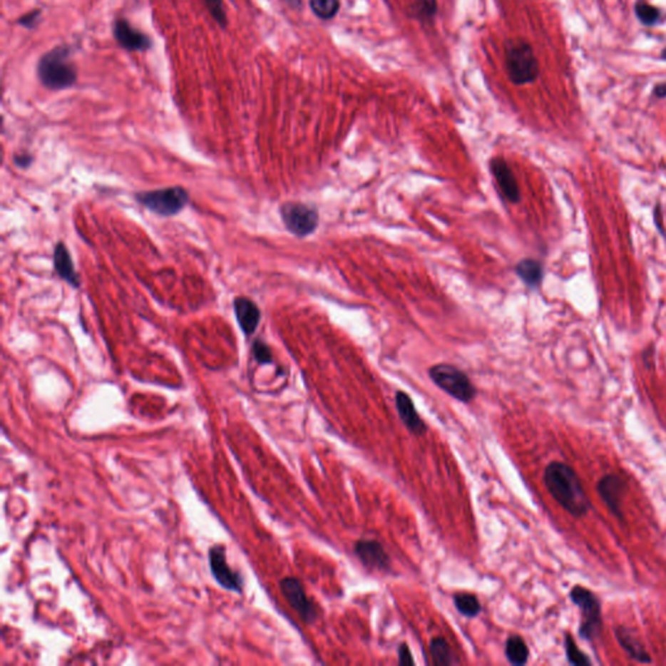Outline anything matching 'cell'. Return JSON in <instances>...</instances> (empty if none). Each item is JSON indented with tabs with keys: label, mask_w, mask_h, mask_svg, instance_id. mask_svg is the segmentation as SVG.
Segmentation results:
<instances>
[{
	"label": "cell",
	"mask_w": 666,
	"mask_h": 666,
	"mask_svg": "<svg viewBox=\"0 0 666 666\" xmlns=\"http://www.w3.org/2000/svg\"><path fill=\"white\" fill-rule=\"evenodd\" d=\"M544 484L550 496L574 518H582L591 509L577 471L561 461H552L544 470Z\"/></svg>",
	"instance_id": "cell-1"
},
{
	"label": "cell",
	"mask_w": 666,
	"mask_h": 666,
	"mask_svg": "<svg viewBox=\"0 0 666 666\" xmlns=\"http://www.w3.org/2000/svg\"><path fill=\"white\" fill-rule=\"evenodd\" d=\"M72 46L60 45L43 53L37 64V77L46 89L59 91L72 88L78 78L72 61Z\"/></svg>",
	"instance_id": "cell-2"
},
{
	"label": "cell",
	"mask_w": 666,
	"mask_h": 666,
	"mask_svg": "<svg viewBox=\"0 0 666 666\" xmlns=\"http://www.w3.org/2000/svg\"><path fill=\"white\" fill-rule=\"evenodd\" d=\"M505 71L514 85L533 83L539 76V63L533 46L523 39H509L503 47Z\"/></svg>",
	"instance_id": "cell-3"
},
{
	"label": "cell",
	"mask_w": 666,
	"mask_h": 666,
	"mask_svg": "<svg viewBox=\"0 0 666 666\" xmlns=\"http://www.w3.org/2000/svg\"><path fill=\"white\" fill-rule=\"evenodd\" d=\"M569 598L580 610L579 637L587 642H595L603 632V607L596 593L583 585H574Z\"/></svg>",
	"instance_id": "cell-4"
},
{
	"label": "cell",
	"mask_w": 666,
	"mask_h": 666,
	"mask_svg": "<svg viewBox=\"0 0 666 666\" xmlns=\"http://www.w3.org/2000/svg\"><path fill=\"white\" fill-rule=\"evenodd\" d=\"M429 375L440 389H443L456 400L470 402L474 400L476 396V389L470 378L456 366L448 363H439L429 369Z\"/></svg>",
	"instance_id": "cell-5"
},
{
	"label": "cell",
	"mask_w": 666,
	"mask_h": 666,
	"mask_svg": "<svg viewBox=\"0 0 666 666\" xmlns=\"http://www.w3.org/2000/svg\"><path fill=\"white\" fill-rule=\"evenodd\" d=\"M135 200L155 214L173 216L185 208L189 202V193L181 186H172L151 192L138 193Z\"/></svg>",
	"instance_id": "cell-6"
},
{
	"label": "cell",
	"mask_w": 666,
	"mask_h": 666,
	"mask_svg": "<svg viewBox=\"0 0 666 666\" xmlns=\"http://www.w3.org/2000/svg\"><path fill=\"white\" fill-rule=\"evenodd\" d=\"M280 215L285 228L297 237H306L318 227V211L306 203L287 202L280 208Z\"/></svg>",
	"instance_id": "cell-7"
},
{
	"label": "cell",
	"mask_w": 666,
	"mask_h": 666,
	"mask_svg": "<svg viewBox=\"0 0 666 666\" xmlns=\"http://www.w3.org/2000/svg\"><path fill=\"white\" fill-rule=\"evenodd\" d=\"M225 547L222 544H216L208 550V563L210 570L217 585L227 591L241 593L244 590V579L237 571L233 570L227 563V553Z\"/></svg>",
	"instance_id": "cell-8"
},
{
	"label": "cell",
	"mask_w": 666,
	"mask_h": 666,
	"mask_svg": "<svg viewBox=\"0 0 666 666\" xmlns=\"http://www.w3.org/2000/svg\"><path fill=\"white\" fill-rule=\"evenodd\" d=\"M280 591L289 605L302 618L304 623L311 625L318 620V610L315 604L307 598L304 585L297 578L287 577L282 579Z\"/></svg>",
	"instance_id": "cell-9"
},
{
	"label": "cell",
	"mask_w": 666,
	"mask_h": 666,
	"mask_svg": "<svg viewBox=\"0 0 666 666\" xmlns=\"http://www.w3.org/2000/svg\"><path fill=\"white\" fill-rule=\"evenodd\" d=\"M112 33L118 45L126 51L146 52L153 47V39L123 17L113 21Z\"/></svg>",
	"instance_id": "cell-10"
},
{
	"label": "cell",
	"mask_w": 666,
	"mask_h": 666,
	"mask_svg": "<svg viewBox=\"0 0 666 666\" xmlns=\"http://www.w3.org/2000/svg\"><path fill=\"white\" fill-rule=\"evenodd\" d=\"M627 483L621 475H604L598 483V493L601 500L607 503L609 511L618 519H623L622 500L626 493Z\"/></svg>",
	"instance_id": "cell-11"
},
{
	"label": "cell",
	"mask_w": 666,
	"mask_h": 666,
	"mask_svg": "<svg viewBox=\"0 0 666 666\" xmlns=\"http://www.w3.org/2000/svg\"><path fill=\"white\" fill-rule=\"evenodd\" d=\"M354 553L363 566L371 570L388 571L391 568V557L378 541H358Z\"/></svg>",
	"instance_id": "cell-12"
},
{
	"label": "cell",
	"mask_w": 666,
	"mask_h": 666,
	"mask_svg": "<svg viewBox=\"0 0 666 666\" xmlns=\"http://www.w3.org/2000/svg\"><path fill=\"white\" fill-rule=\"evenodd\" d=\"M489 165H491V172L497 181V186L500 188L503 197L511 203L519 202L521 193H519L518 184L509 164L506 163L503 158H493Z\"/></svg>",
	"instance_id": "cell-13"
},
{
	"label": "cell",
	"mask_w": 666,
	"mask_h": 666,
	"mask_svg": "<svg viewBox=\"0 0 666 666\" xmlns=\"http://www.w3.org/2000/svg\"><path fill=\"white\" fill-rule=\"evenodd\" d=\"M396 409L400 415L401 421L413 435L423 436L427 432V424L418 414L414 402L406 392L404 391L396 392Z\"/></svg>",
	"instance_id": "cell-14"
},
{
	"label": "cell",
	"mask_w": 666,
	"mask_h": 666,
	"mask_svg": "<svg viewBox=\"0 0 666 666\" xmlns=\"http://www.w3.org/2000/svg\"><path fill=\"white\" fill-rule=\"evenodd\" d=\"M615 635L622 650L629 655L630 659L637 661L639 664H651V655L644 648L643 643L639 640V637L634 634L632 630L625 626H617Z\"/></svg>",
	"instance_id": "cell-15"
},
{
	"label": "cell",
	"mask_w": 666,
	"mask_h": 666,
	"mask_svg": "<svg viewBox=\"0 0 666 666\" xmlns=\"http://www.w3.org/2000/svg\"><path fill=\"white\" fill-rule=\"evenodd\" d=\"M235 314L237 318L240 328L245 334H252L260 322V311L258 306L252 299L245 297H237L235 299Z\"/></svg>",
	"instance_id": "cell-16"
},
{
	"label": "cell",
	"mask_w": 666,
	"mask_h": 666,
	"mask_svg": "<svg viewBox=\"0 0 666 666\" xmlns=\"http://www.w3.org/2000/svg\"><path fill=\"white\" fill-rule=\"evenodd\" d=\"M53 266H55V271L63 280H66L74 288L80 287L81 282H80L78 274L74 270L73 260L71 258L67 246L63 242L56 245L53 250Z\"/></svg>",
	"instance_id": "cell-17"
},
{
	"label": "cell",
	"mask_w": 666,
	"mask_h": 666,
	"mask_svg": "<svg viewBox=\"0 0 666 666\" xmlns=\"http://www.w3.org/2000/svg\"><path fill=\"white\" fill-rule=\"evenodd\" d=\"M505 656L511 665L522 666L528 662L530 650L525 639L519 635H511L505 643Z\"/></svg>",
	"instance_id": "cell-18"
},
{
	"label": "cell",
	"mask_w": 666,
	"mask_h": 666,
	"mask_svg": "<svg viewBox=\"0 0 666 666\" xmlns=\"http://www.w3.org/2000/svg\"><path fill=\"white\" fill-rule=\"evenodd\" d=\"M409 16L421 23H431L437 14V0H406Z\"/></svg>",
	"instance_id": "cell-19"
},
{
	"label": "cell",
	"mask_w": 666,
	"mask_h": 666,
	"mask_svg": "<svg viewBox=\"0 0 666 666\" xmlns=\"http://www.w3.org/2000/svg\"><path fill=\"white\" fill-rule=\"evenodd\" d=\"M429 652L434 665L449 666L458 662V660L454 659L452 648L444 637H432L429 642Z\"/></svg>",
	"instance_id": "cell-20"
},
{
	"label": "cell",
	"mask_w": 666,
	"mask_h": 666,
	"mask_svg": "<svg viewBox=\"0 0 666 666\" xmlns=\"http://www.w3.org/2000/svg\"><path fill=\"white\" fill-rule=\"evenodd\" d=\"M516 272L521 280L528 287H538L543 280V267L538 260H523L516 267Z\"/></svg>",
	"instance_id": "cell-21"
},
{
	"label": "cell",
	"mask_w": 666,
	"mask_h": 666,
	"mask_svg": "<svg viewBox=\"0 0 666 666\" xmlns=\"http://www.w3.org/2000/svg\"><path fill=\"white\" fill-rule=\"evenodd\" d=\"M454 605L459 613L468 618H474L481 612V601L476 595L470 593H458L453 596Z\"/></svg>",
	"instance_id": "cell-22"
},
{
	"label": "cell",
	"mask_w": 666,
	"mask_h": 666,
	"mask_svg": "<svg viewBox=\"0 0 666 666\" xmlns=\"http://www.w3.org/2000/svg\"><path fill=\"white\" fill-rule=\"evenodd\" d=\"M563 645H565V652H566V659L570 662L571 665H593V660L590 659L585 652L579 650L575 639L569 632L565 634Z\"/></svg>",
	"instance_id": "cell-23"
},
{
	"label": "cell",
	"mask_w": 666,
	"mask_h": 666,
	"mask_svg": "<svg viewBox=\"0 0 666 666\" xmlns=\"http://www.w3.org/2000/svg\"><path fill=\"white\" fill-rule=\"evenodd\" d=\"M310 8L320 20H331L339 14L340 0H310Z\"/></svg>",
	"instance_id": "cell-24"
},
{
	"label": "cell",
	"mask_w": 666,
	"mask_h": 666,
	"mask_svg": "<svg viewBox=\"0 0 666 666\" xmlns=\"http://www.w3.org/2000/svg\"><path fill=\"white\" fill-rule=\"evenodd\" d=\"M634 8H635V15H637V20L645 26L655 25L661 17L659 8L652 6L645 0H637Z\"/></svg>",
	"instance_id": "cell-25"
},
{
	"label": "cell",
	"mask_w": 666,
	"mask_h": 666,
	"mask_svg": "<svg viewBox=\"0 0 666 666\" xmlns=\"http://www.w3.org/2000/svg\"><path fill=\"white\" fill-rule=\"evenodd\" d=\"M205 4L208 7L210 15L212 16L215 23L222 26V29H225L228 25V17L224 9L222 0H205Z\"/></svg>",
	"instance_id": "cell-26"
},
{
	"label": "cell",
	"mask_w": 666,
	"mask_h": 666,
	"mask_svg": "<svg viewBox=\"0 0 666 666\" xmlns=\"http://www.w3.org/2000/svg\"><path fill=\"white\" fill-rule=\"evenodd\" d=\"M252 356L260 364L272 363V353L263 341H255L252 344Z\"/></svg>",
	"instance_id": "cell-27"
},
{
	"label": "cell",
	"mask_w": 666,
	"mask_h": 666,
	"mask_svg": "<svg viewBox=\"0 0 666 666\" xmlns=\"http://www.w3.org/2000/svg\"><path fill=\"white\" fill-rule=\"evenodd\" d=\"M41 17H42V11L39 8H36V9H33L28 14L21 16L17 20V24L24 26L25 29L34 30L41 23Z\"/></svg>",
	"instance_id": "cell-28"
},
{
	"label": "cell",
	"mask_w": 666,
	"mask_h": 666,
	"mask_svg": "<svg viewBox=\"0 0 666 666\" xmlns=\"http://www.w3.org/2000/svg\"><path fill=\"white\" fill-rule=\"evenodd\" d=\"M399 664L406 666L415 665L413 653L410 651V648H409L406 643L400 644V647H399Z\"/></svg>",
	"instance_id": "cell-29"
},
{
	"label": "cell",
	"mask_w": 666,
	"mask_h": 666,
	"mask_svg": "<svg viewBox=\"0 0 666 666\" xmlns=\"http://www.w3.org/2000/svg\"><path fill=\"white\" fill-rule=\"evenodd\" d=\"M653 96L659 99H664L666 98V82H662V83H659L653 88Z\"/></svg>",
	"instance_id": "cell-30"
},
{
	"label": "cell",
	"mask_w": 666,
	"mask_h": 666,
	"mask_svg": "<svg viewBox=\"0 0 666 666\" xmlns=\"http://www.w3.org/2000/svg\"><path fill=\"white\" fill-rule=\"evenodd\" d=\"M15 163L17 164L19 167H23V168H25V167H28V165L31 163V156L24 155V154H21V155L15 156Z\"/></svg>",
	"instance_id": "cell-31"
},
{
	"label": "cell",
	"mask_w": 666,
	"mask_h": 666,
	"mask_svg": "<svg viewBox=\"0 0 666 666\" xmlns=\"http://www.w3.org/2000/svg\"><path fill=\"white\" fill-rule=\"evenodd\" d=\"M288 3L290 7L293 8H299L301 7V0H285Z\"/></svg>",
	"instance_id": "cell-32"
},
{
	"label": "cell",
	"mask_w": 666,
	"mask_h": 666,
	"mask_svg": "<svg viewBox=\"0 0 666 666\" xmlns=\"http://www.w3.org/2000/svg\"><path fill=\"white\" fill-rule=\"evenodd\" d=\"M661 59L666 60V47H664V50L661 51Z\"/></svg>",
	"instance_id": "cell-33"
}]
</instances>
